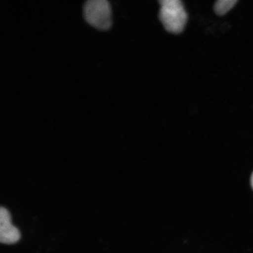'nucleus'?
I'll return each instance as SVG.
<instances>
[{
  "mask_svg": "<svg viewBox=\"0 0 253 253\" xmlns=\"http://www.w3.org/2000/svg\"><path fill=\"white\" fill-rule=\"evenodd\" d=\"M160 3V19L164 27L170 33H182L188 19L182 2L179 0H163Z\"/></svg>",
  "mask_w": 253,
  "mask_h": 253,
  "instance_id": "obj_1",
  "label": "nucleus"
},
{
  "mask_svg": "<svg viewBox=\"0 0 253 253\" xmlns=\"http://www.w3.org/2000/svg\"><path fill=\"white\" fill-rule=\"evenodd\" d=\"M84 11L85 20L97 29L106 30L112 25V10L106 0H88Z\"/></svg>",
  "mask_w": 253,
  "mask_h": 253,
  "instance_id": "obj_2",
  "label": "nucleus"
},
{
  "mask_svg": "<svg viewBox=\"0 0 253 253\" xmlns=\"http://www.w3.org/2000/svg\"><path fill=\"white\" fill-rule=\"evenodd\" d=\"M10 213L7 209L0 210V241L4 244L11 245L17 243L21 238V233L12 223Z\"/></svg>",
  "mask_w": 253,
  "mask_h": 253,
  "instance_id": "obj_3",
  "label": "nucleus"
},
{
  "mask_svg": "<svg viewBox=\"0 0 253 253\" xmlns=\"http://www.w3.org/2000/svg\"><path fill=\"white\" fill-rule=\"evenodd\" d=\"M237 2V0H219L215 3L214 11L219 15L226 14L235 5Z\"/></svg>",
  "mask_w": 253,
  "mask_h": 253,
  "instance_id": "obj_4",
  "label": "nucleus"
},
{
  "mask_svg": "<svg viewBox=\"0 0 253 253\" xmlns=\"http://www.w3.org/2000/svg\"><path fill=\"white\" fill-rule=\"evenodd\" d=\"M251 184L252 186V188L253 190V172L251 177Z\"/></svg>",
  "mask_w": 253,
  "mask_h": 253,
  "instance_id": "obj_5",
  "label": "nucleus"
}]
</instances>
